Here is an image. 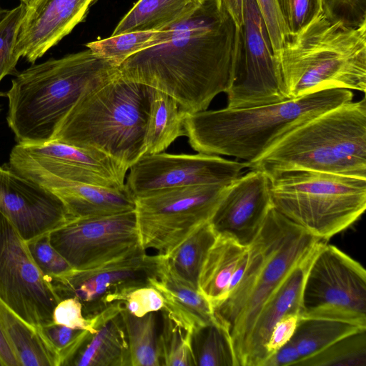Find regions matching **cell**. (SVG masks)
<instances>
[{"mask_svg":"<svg viewBox=\"0 0 366 366\" xmlns=\"http://www.w3.org/2000/svg\"><path fill=\"white\" fill-rule=\"evenodd\" d=\"M242 49L227 91V108L271 104L289 99L283 92L267 29L256 0H244Z\"/></svg>","mask_w":366,"mask_h":366,"instance_id":"14","label":"cell"},{"mask_svg":"<svg viewBox=\"0 0 366 366\" xmlns=\"http://www.w3.org/2000/svg\"><path fill=\"white\" fill-rule=\"evenodd\" d=\"M170 39L118 66L130 80L173 98L184 113L207 110L232 83L242 49V29L216 0H204Z\"/></svg>","mask_w":366,"mask_h":366,"instance_id":"1","label":"cell"},{"mask_svg":"<svg viewBox=\"0 0 366 366\" xmlns=\"http://www.w3.org/2000/svg\"><path fill=\"white\" fill-rule=\"evenodd\" d=\"M272 207L269 177L262 170L251 169L228 186L209 223L217 235L248 247Z\"/></svg>","mask_w":366,"mask_h":366,"instance_id":"18","label":"cell"},{"mask_svg":"<svg viewBox=\"0 0 366 366\" xmlns=\"http://www.w3.org/2000/svg\"><path fill=\"white\" fill-rule=\"evenodd\" d=\"M219 8L224 9L237 26L241 28L244 21V0H216Z\"/></svg>","mask_w":366,"mask_h":366,"instance_id":"44","label":"cell"},{"mask_svg":"<svg viewBox=\"0 0 366 366\" xmlns=\"http://www.w3.org/2000/svg\"><path fill=\"white\" fill-rule=\"evenodd\" d=\"M312 255L290 272L262 305L247 338L239 366H262L267 359L265 346L274 325L287 315L300 316L303 285Z\"/></svg>","mask_w":366,"mask_h":366,"instance_id":"20","label":"cell"},{"mask_svg":"<svg viewBox=\"0 0 366 366\" xmlns=\"http://www.w3.org/2000/svg\"><path fill=\"white\" fill-rule=\"evenodd\" d=\"M177 102L153 88L145 132V154L164 152L178 137L184 136V119Z\"/></svg>","mask_w":366,"mask_h":366,"instance_id":"28","label":"cell"},{"mask_svg":"<svg viewBox=\"0 0 366 366\" xmlns=\"http://www.w3.org/2000/svg\"><path fill=\"white\" fill-rule=\"evenodd\" d=\"M21 3L25 4L27 7L31 6L36 0H19Z\"/></svg>","mask_w":366,"mask_h":366,"instance_id":"47","label":"cell"},{"mask_svg":"<svg viewBox=\"0 0 366 366\" xmlns=\"http://www.w3.org/2000/svg\"><path fill=\"white\" fill-rule=\"evenodd\" d=\"M124 308L136 317L149 312L162 311L164 300L161 294L153 287L146 286L130 292L123 301Z\"/></svg>","mask_w":366,"mask_h":366,"instance_id":"40","label":"cell"},{"mask_svg":"<svg viewBox=\"0 0 366 366\" xmlns=\"http://www.w3.org/2000/svg\"><path fill=\"white\" fill-rule=\"evenodd\" d=\"M118 72L117 65L89 49L33 64L18 72L5 93L9 100L6 121L17 144L51 141L80 98Z\"/></svg>","mask_w":366,"mask_h":366,"instance_id":"3","label":"cell"},{"mask_svg":"<svg viewBox=\"0 0 366 366\" xmlns=\"http://www.w3.org/2000/svg\"><path fill=\"white\" fill-rule=\"evenodd\" d=\"M152 89L119 71L80 98L52 140L100 151L129 169L145 153Z\"/></svg>","mask_w":366,"mask_h":366,"instance_id":"5","label":"cell"},{"mask_svg":"<svg viewBox=\"0 0 366 366\" xmlns=\"http://www.w3.org/2000/svg\"><path fill=\"white\" fill-rule=\"evenodd\" d=\"M0 212L25 242L74 219L59 197L17 173L9 163L0 166Z\"/></svg>","mask_w":366,"mask_h":366,"instance_id":"17","label":"cell"},{"mask_svg":"<svg viewBox=\"0 0 366 366\" xmlns=\"http://www.w3.org/2000/svg\"><path fill=\"white\" fill-rule=\"evenodd\" d=\"M53 247L73 269L94 267L140 244L135 212L74 219L49 233Z\"/></svg>","mask_w":366,"mask_h":366,"instance_id":"15","label":"cell"},{"mask_svg":"<svg viewBox=\"0 0 366 366\" xmlns=\"http://www.w3.org/2000/svg\"><path fill=\"white\" fill-rule=\"evenodd\" d=\"M299 317L297 314H289L274 325L265 346L267 359L291 340L296 330Z\"/></svg>","mask_w":366,"mask_h":366,"instance_id":"42","label":"cell"},{"mask_svg":"<svg viewBox=\"0 0 366 366\" xmlns=\"http://www.w3.org/2000/svg\"><path fill=\"white\" fill-rule=\"evenodd\" d=\"M9 164L19 174L47 189L71 184L122 187L129 170L100 151L54 140L37 145L16 144Z\"/></svg>","mask_w":366,"mask_h":366,"instance_id":"10","label":"cell"},{"mask_svg":"<svg viewBox=\"0 0 366 366\" xmlns=\"http://www.w3.org/2000/svg\"><path fill=\"white\" fill-rule=\"evenodd\" d=\"M192 345L197 365L237 366L230 337L217 320L194 333Z\"/></svg>","mask_w":366,"mask_h":366,"instance_id":"32","label":"cell"},{"mask_svg":"<svg viewBox=\"0 0 366 366\" xmlns=\"http://www.w3.org/2000/svg\"><path fill=\"white\" fill-rule=\"evenodd\" d=\"M26 242L33 260L46 278L60 275L72 269L51 244L49 233Z\"/></svg>","mask_w":366,"mask_h":366,"instance_id":"38","label":"cell"},{"mask_svg":"<svg viewBox=\"0 0 366 366\" xmlns=\"http://www.w3.org/2000/svg\"><path fill=\"white\" fill-rule=\"evenodd\" d=\"M69 365L130 366L129 345L120 312L92 335Z\"/></svg>","mask_w":366,"mask_h":366,"instance_id":"26","label":"cell"},{"mask_svg":"<svg viewBox=\"0 0 366 366\" xmlns=\"http://www.w3.org/2000/svg\"><path fill=\"white\" fill-rule=\"evenodd\" d=\"M267 176L272 207L321 240L349 227L365 210V179L307 170Z\"/></svg>","mask_w":366,"mask_h":366,"instance_id":"8","label":"cell"},{"mask_svg":"<svg viewBox=\"0 0 366 366\" xmlns=\"http://www.w3.org/2000/svg\"><path fill=\"white\" fill-rule=\"evenodd\" d=\"M0 366H4V362H2L1 357H0Z\"/></svg>","mask_w":366,"mask_h":366,"instance_id":"48","label":"cell"},{"mask_svg":"<svg viewBox=\"0 0 366 366\" xmlns=\"http://www.w3.org/2000/svg\"><path fill=\"white\" fill-rule=\"evenodd\" d=\"M287 99L327 89L365 92L366 24L347 26L322 12L274 56Z\"/></svg>","mask_w":366,"mask_h":366,"instance_id":"6","label":"cell"},{"mask_svg":"<svg viewBox=\"0 0 366 366\" xmlns=\"http://www.w3.org/2000/svg\"><path fill=\"white\" fill-rule=\"evenodd\" d=\"M0 357L4 366H21L16 355L0 329Z\"/></svg>","mask_w":366,"mask_h":366,"instance_id":"45","label":"cell"},{"mask_svg":"<svg viewBox=\"0 0 366 366\" xmlns=\"http://www.w3.org/2000/svg\"><path fill=\"white\" fill-rule=\"evenodd\" d=\"M322 14L350 27L366 24V0H322Z\"/></svg>","mask_w":366,"mask_h":366,"instance_id":"39","label":"cell"},{"mask_svg":"<svg viewBox=\"0 0 366 366\" xmlns=\"http://www.w3.org/2000/svg\"><path fill=\"white\" fill-rule=\"evenodd\" d=\"M246 167L244 162L202 153L145 154L129 167L125 184L134 198L174 187L229 185Z\"/></svg>","mask_w":366,"mask_h":366,"instance_id":"16","label":"cell"},{"mask_svg":"<svg viewBox=\"0 0 366 366\" xmlns=\"http://www.w3.org/2000/svg\"><path fill=\"white\" fill-rule=\"evenodd\" d=\"M97 0H36L21 24L14 54L34 64L86 16Z\"/></svg>","mask_w":366,"mask_h":366,"instance_id":"19","label":"cell"},{"mask_svg":"<svg viewBox=\"0 0 366 366\" xmlns=\"http://www.w3.org/2000/svg\"><path fill=\"white\" fill-rule=\"evenodd\" d=\"M0 329L21 366H59L56 353L39 330L22 320L1 299Z\"/></svg>","mask_w":366,"mask_h":366,"instance_id":"25","label":"cell"},{"mask_svg":"<svg viewBox=\"0 0 366 366\" xmlns=\"http://www.w3.org/2000/svg\"><path fill=\"white\" fill-rule=\"evenodd\" d=\"M216 237V232L207 222L166 256L177 274L197 289L202 267Z\"/></svg>","mask_w":366,"mask_h":366,"instance_id":"30","label":"cell"},{"mask_svg":"<svg viewBox=\"0 0 366 366\" xmlns=\"http://www.w3.org/2000/svg\"><path fill=\"white\" fill-rule=\"evenodd\" d=\"M39 332L56 353L59 366L69 365L72 358L92 335L85 330L54 323L42 327Z\"/></svg>","mask_w":366,"mask_h":366,"instance_id":"35","label":"cell"},{"mask_svg":"<svg viewBox=\"0 0 366 366\" xmlns=\"http://www.w3.org/2000/svg\"><path fill=\"white\" fill-rule=\"evenodd\" d=\"M159 256L149 255L141 245L117 258L86 269H71L47 278L60 300L75 297L84 317H92L114 303L123 302L132 290L149 286Z\"/></svg>","mask_w":366,"mask_h":366,"instance_id":"12","label":"cell"},{"mask_svg":"<svg viewBox=\"0 0 366 366\" xmlns=\"http://www.w3.org/2000/svg\"><path fill=\"white\" fill-rule=\"evenodd\" d=\"M321 241L270 208L247 247V262L240 280L213 309L216 320L230 337L237 366L265 301L295 267L312 254Z\"/></svg>","mask_w":366,"mask_h":366,"instance_id":"4","label":"cell"},{"mask_svg":"<svg viewBox=\"0 0 366 366\" xmlns=\"http://www.w3.org/2000/svg\"><path fill=\"white\" fill-rule=\"evenodd\" d=\"M247 250L234 239L217 235L198 279V290L213 309L227 297L234 273Z\"/></svg>","mask_w":366,"mask_h":366,"instance_id":"23","label":"cell"},{"mask_svg":"<svg viewBox=\"0 0 366 366\" xmlns=\"http://www.w3.org/2000/svg\"><path fill=\"white\" fill-rule=\"evenodd\" d=\"M10 10L4 9L0 4V22L7 16Z\"/></svg>","mask_w":366,"mask_h":366,"instance_id":"46","label":"cell"},{"mask_svg":"<svg viewBox=\"0 0 366 366\" xmlns=\"http://www.w3.org/2000/svg\"><path fill=\"white\" fill-rule=\"evenodd\" d=\"M0 299L37 330L53 323L61 301L12 224L0 212Z\"/></svg>","mask_w":366,"mask_h":366,"instance_id":"13","label":"cell"},{"mask_svg":"<svg viewBox=\"0 0 366 366\" xmlns=\"http://www.w3.org/2000/svg\"><path fill=\"white\" fill-rule=\"evenodd\" d=\"M49 190L64 202L73 219L112 215L135 209V198L126 184L117 188L71 184Z\"/></svg>","mask_w":366,"mask_h":366,"instance_id":"22","label":"cell"},{"mask_svg":"<svg viewBox=\"0 0 366 366\" xmlns=\"http://www.w3.org/2000/svg\"><path fill=\"white\" fill-rule=\"evenodd\" d=\"M366 330L335 342L322 352L301 361L297 366L366 365Z\"/></svg>","mask_w":366,"mask_h":366,"instance_id":"34","label":"cell"},{"mask_svg":"<svg viewBox=\"0 0 366 366\" xmlns=\"http://www.w3.org/2000/svg\"><path fill=\"white\" fill-rule=\"evenodd\" d=\"M120 315L129 345L130 366L162 365L156 312L136 317L123 307Z\"/></svg>","mask_w":366,"mask_h":366,"instance_id":"29","label":"cell"},{"mask_svg":"<svg viewBox=\"0 0 366 366\" xmlns=\"http://www.w3.org/2000/svg\"><path fill=\"white\" fill-rule=\"evenodd\" d=\"M155 277L149 286L162 296L164 312L184 331L192 335L202 327L215 322L213 308L199 292L172 269L166 256L159 255Z\"/></svg>","mask_w":366,"mask_h":366,"instance_id":"21","label":"cell"},{"mask_svg":"<svg viewBox=\"0 0 366 366\" xmlns=\"http://www.w3.org/2000/svg\"><path fill=\"white\" fill-rule=\"evenodd\" d=\"M172 28L163 31H133L89 42L86 47L96 55L119 66L132 55L168 41Z\"/></svg>","mask_w":366,"mask_h":366,"instance_id":"31","label":"cell"},{"mask_svg":"<svg viewBox=\"0 0 366 366\" xmlns=\"http://www.w3.org/2000/svg\"><path fill=\"white\" fill-rule=\"evenodd\" d=\"M4 95H5V94H4L3 93L0 92V97L1 96H4ZM0 112H1V107H0Z\"/></svg>","mask_w":366,"mask_h":366,"instance_id":"49","label":"cell"},{"mask_svg":"<svg viewBox=\"0 0 366 366\" xmlns=\"http://www.w3.org/2000/svg\"><path fill=\"white\" fill-rule=\"evenodd\" d=\"M204 0H139L112 36L133 31L167 30L188 19Z\"/></svg>","mask_w":366,"mask_h":366,"instance_id":"24","label":"cell"},{"mask_svg":"<svg viewBox=\"0 0 366 366\" xmlns=\"http://www.w3.org/2000/svg\"><path fill=\"white\" fill-rule=\"evenodd\" d=\"M320 315L366 324V272L356 260L323 241L312 255L300 315Z\"/></svg>","mask_w":366,"mask_h":366,"instance_id":"11","label":"cell"},{"mask_svg":"<svg viewBox=\"0 0 366 366\" xmlns=\"http://www.w3.org/2000/svg\"><path fill=\"white\" fill-rule=\"evenodd\" d=\"M162 328L159 334L162 365L197 366L192 345V335L177 325L163 311Z\"/></svg>","mask_w":366,"mask_h":366,"instance_id":"33","label":"cell"},{"mask_svg":"<svg viewBox=\"0 0 366 366\" xmlns=\"http://www.w3.org/2000/svg\"><path fill=\"white\" fill-rule=\"evenodd\" d=\"M352 98L351 90L334 88L267 105L186 113L184 136L198 153L234 157L249 167L293 129Z\"/></svg>","mask_w":366,"mask_h":366,"instance_id":"2","label":"cell"},{"mask_svg":"<svg viewBox=\"0 0 366 366\" xmlns=\"http://www.w3.org/2000/svg\"><path fill=\"white\" fill-rule=\"evenodd\" d=\"M229 185L174 187L135 197L142 247L168 256L196 229L209 222Z\"/></svg>","mask_w":366,"mask_h":366,"instance_id":"9","label":"cell"},{"mask_svg":"<svg viewBox=\"0 0 366 366\" xmlns=\"http://www.w3.org/2000/svg\"><path fill=\"white\" fill-rule=\"evenodd\" d=\"M285 30L295 35L322 12V0H275Z\"/></svg>","mask_w":366,"mask_h":366,"instance_id":"37","label":"cell"},{"mask_svg":"<svg viewBox=\"0 0 366 366\" xmlns=\"http://www.w3.org/2000/svg\"><path fill=\"white\" fill-rule=\"evenodd\" d=\"M300 360L299 352L290 340L269 356L262 366H296Z\"/></svg>","mask_w":366,"mask_h":366,"instance_id":"43","label":"cell"},{"mask_svg":"<svg viewBox=\"0 0 366 366\" xmlns=\"http://www.w3.org/2000/svg\"><path fill=\"white\" fill-rule=\"evenodd\" d=\"M362 330H366V324L355 320L318 315L300 316L291 338L301 357L296 366L335 342Z\"/></svg>","mask_w":366,"mask_h":366,"instance_id":"27","label":"cell"},{"mask_svg":"<svg viewBox=\"0 0 366 366\" xmlns=\"http://www.w3.org/2000/svg\"><path fill=\"white\" fill-rule=\"evenodd\" d=\"M26 11V6L20 3L0 22V82L6 75L18 73L16 66L19 59L14 54V48Z\"/></svg>","mask_w":366,"mask_h":366,"instance_id":"36","label":"cell"},{"mask_svg":"<svg viewBox=\"0 0 366 366\" xmlns=\"http://www.w3.org/2000/svg\"><path fill=\"white\" fill-rule=\"evenodd\" d=\"M250 169L307 170L366 179V100L350 102L291 131Z\"/></svg>","mask_w":366,"mask_h":366,"instance_id":"7","label":"cell"},{"mask_svg":"<svg viewBox=\"0 0 366 366\" xmlns=\"http://www.w3.org/2000/svg\"><path fill=\"white\" fill-rule=\"evenodd\" d=\"M264 20L274 55L282 47L288 35L275 0H256Z\"/></svg>","mask_w":366,"mask_h":366,"instance_id":"41","label":"cell"}]
</instances>
